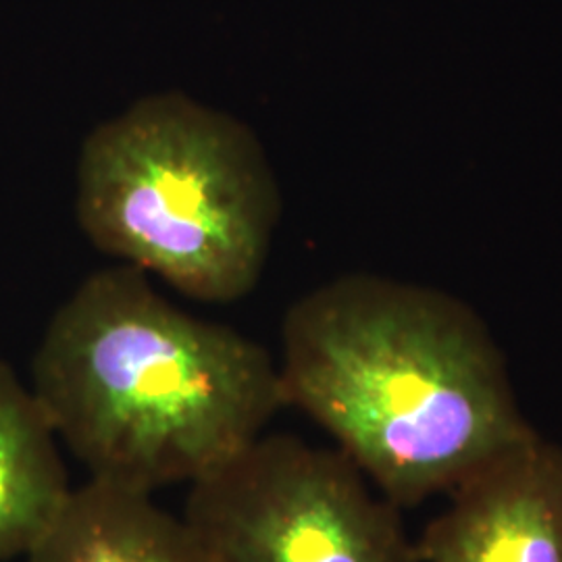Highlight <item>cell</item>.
<instances>
[{
    "instance_id": "cell-6",
    "label": "cell",
    "mask_w": 562,
    "mask_h": 562,
    "mask_svg": "<svg viewBox=\"0 0 562 562\" xmlns=\"http://www.w3.org/2000/svg\"><path fill=\"white\" fill-rule=\"evenodd\" d=\"M27 562H209L183 517L150 494L88 482L71 490Z\"/></svg>"
},
{
    "instance_id": "cell-1",
    "label": "cell",
    "mask_w": 562,
    "mask_h": 562,
    "mask_svg": "<svg viewBox=\"0 0 562 562\" xmlns=\"http://www.w3.org/2000/svg\"><path fill=\"white\" fill-rule=\"evenodd\" d=\"M278 367L285 404L401 508L538 436L490 327L419 283L352 273L315 288L285 313Z\"/></svg>"
},
{
    "instance_id": "cell-4",
    "label": "cell",
    "mask_w": 562,
    "mask_h": 562,
    "mask_svg": "<svg viewBox=\"0 0 562 562\" xmlns=\"http://www.w3.org/2000/svg\"><path fill=\"white\" fill-rule=\"evenodd\" d=\"M401 510L338 448L262 434L190 483L181 517L209 562H419Z\"/></svg>"
},
{
    "instance_id": "cell-3",
    "label": "cell",
    "mask_w": 562,
    "mask_h": 562,
    "mask_svg": "<svg viewBox=\"0 0 562 562\" xmlns=\"http://www.w3.org/2000/svg\"><path fill=\"white\" fill-rule=\"evenodd\" d=\"M280 215V186L257 134L183 92L142 97L81 144L76 217L86 238L186 299L248 296Z\"/></svg>"
},
{
    "instance_id": "cell-7",
    "label": "cell",
    "mask_w": 562,
    "mask_h": 562,
    "mask_svg": "<svg viewBox=\"0 0 562 562\" xmlns=\"http://www.w3.org/2000/svg\"><path fill=\"white\" fill-rule=\"evenodd\" d=\"M71 490L42 402L0 361V562L27 557Z\"/></svg>"
},
{
    "instance_id": "cell-2",
    "label": "cell",
    "mask_w": 562,
    "mask_h": 562,
    "mask_svg": "<svg viewBox=\"0 0 562 562\" xmlns=\"http://www.w3.org/2000/svg\"><path fill=\"white\" fill-rule=\"evenodd\" d=\"M32 390L92 482L150 496L199 482L288 406L262 344L181 311L123 262L55 311Z\"/></svg>"
},
{
    "instance_id": "cell-5",
    "label": "cell",
    "mask_w": 562,
    "mask_h": 562,
    "mask_svg": "<svg viewBox=\"0 0 562 562\" xmlns=\"http://www.w3.org/2000/svg\"><path fill=\"white\" fill-rule=\"evenodd\" d=\"M419 562H562V446L536 438L448 492Z\"/></svg>"
}]
</instances>
